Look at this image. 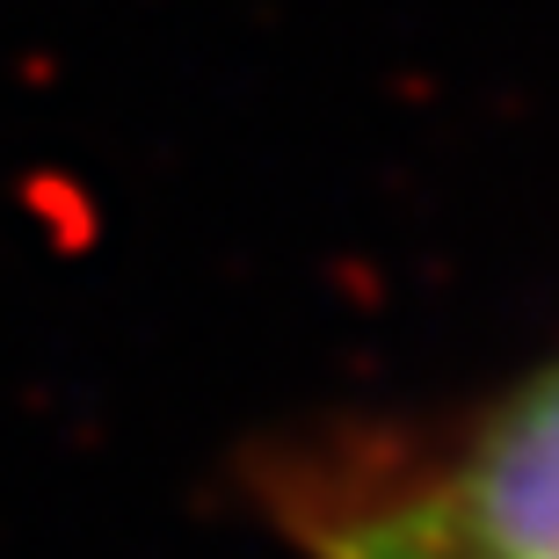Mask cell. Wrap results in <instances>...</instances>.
<instances>
[{"instance_id":"6da1fadb","label":"cell","mask_w":559,"mask_h":559,"mask_svg":"<svg viewBox=\"0 0 559 559\" xmlns=\"http://www.w3.org/2000/svg\"><path fill=\"white\" fill-rule=\"evenodd\" d=\"M421 501L501 559H559V356L479 421Z\"/></svg>"},{"instance_id":"7a4b0ae2","label":"cell","mask_w":559,"mask_h":559,"mask_svg":"<svg viewBox=\"0 0 559 559\" xmlns=\"http://www.w3.org/2000/svg\"><path fill=\"white\" fill-rule=\"evenodd\" d=\"M328 559H501L479 538H465L457 523H443L421 495L385 501V509H364L349 531L328 538Z\"/></svg>"}]
</instances>
